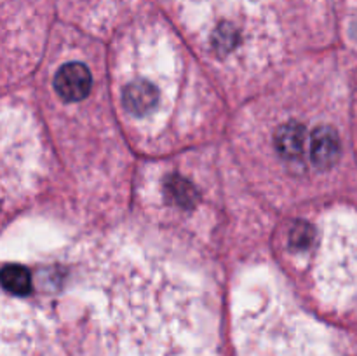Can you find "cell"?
Masks as SVG:
<instances>
[{
    "label": "cell",
    "instance_id": "obj_5",
    "mask_svg": "<svg viewBox=\"0 0 357 356\" xmlns=\"http://www.w3.org/2000/svg\"><path fill=\"white\" fill-rule=\"evenodd\" d=\"M2 286L13 295H28L33 288V278L24 265L7 264L2 269Z\"/></svg>",
    "mask_w": 357,
    "mask_h": 356
},
{
    "label": "cell",
    "instance_id": "obj_3",
    "mask_svg": "<svg viewBox=\"0 0 357 356\" xmlns=\"http://www.w3.org/2000/svg\"><path fill=\"white\" fill-rule=\"evenodd\" d=\"M275 149L286 159H298L305 149V128L300 122H286L275 133Z\"/></svg>",
    "mask_w": 357,
    "mask_h": 356
},
{
    "label": "cell",
    "instance_id": "obj_2",
    "mask_svg": "<svg viewBox=\"0 0 357 356\" xmlns=\"http://www.w3.org/2000/svg\"><path fill=\"white\" fill-rule=\"evenodd\" d=\"M342 143L331 126H319L310 136V159L314 166L328 170L340 159Z\"/></svg>",
    "mask_w": 357,
    "mask_h": 356
},
{
    "label": "cell",
    "instance_id": "obj_4",
    "mask_svg": "<svg viewBox=\"0 0 357 356\" xmlns=\"http://www.w3.org/2000/svg\"><path fill=\"white\" fill-rule=\"evenodd\" d=\"M157 103V89L146 80H138L126 87L124 91V105L131 114L145 115L155 107Z\"/></svg>",
    "mask_w": 357,
    "mask_h": 356
},
{
    "label": "cell",
    "instance_id": "obj_1",
    "mask_svg": "<svg viewBox=\"0 0 357 356\" xmlns=\"http://www.w3.org/2000/svg\"><path fill=\"white\" fill-rule=\"evenodd\" d=\"M93 77L89 68L79 61L66 63L58 70L54 79V89L63 100L79 101L89 94Z\"/></svg>",
    "mask_w": 357,
    "mask_h": 356
},
{
    "label": "cell",
    "instance_id": "obj_6",
    "mask_svg": "<svg viewBox=\"0 0 357 356\" xmlns=\"http://www.w3.org/2000/svg\"><path fill=\"white\" fill-rule=\"evenodd\" d=\"M312 229H310L307 223L298 222L293 227L291 234H289V244H291L295 250H305V248H309V244L312 243Z\"/></svg>",
    "mask_w": 357,
    "mask_h": 356
}]
</instances>
